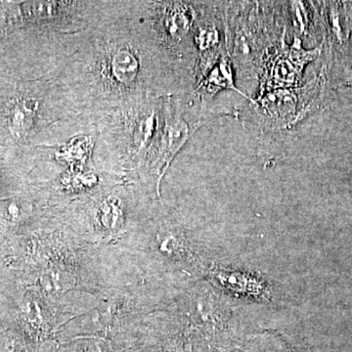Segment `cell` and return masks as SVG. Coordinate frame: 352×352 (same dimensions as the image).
Wrapping results in <instances>:
<instances>
[{
	"mask_svg": "<svg viewBox=\"0 0 352 352\" xmlns=\"http://www.w3.org/2000/svg\"><path fill=\"white\" fill-rule=\"evenodd\" d=\"M36 107L32 102L19 101L10 108V129L14 134L21 136L31 126Z\"/></svg>",
	"mask_w": 352,
	"mask_h": 352,
	"instance_id": "cell-2",
	"label": "cell"
},
{
	"mask_svg": "<svg viewBox=\"0 0 352 352\" xmlns=\"http://www.w3.org/2000/svg\"><path fill=\"white\" fill-rule=\"evenodd\" d=\"M189 127L180 117H168L156 159L157 173L161 178L170 162L189 138Z\"/></svg>",
	"mask_w": 352,
	"mask_h": 352,
	"instance_id": "cell-1",
	"label": "cell"
}]
</instances>
